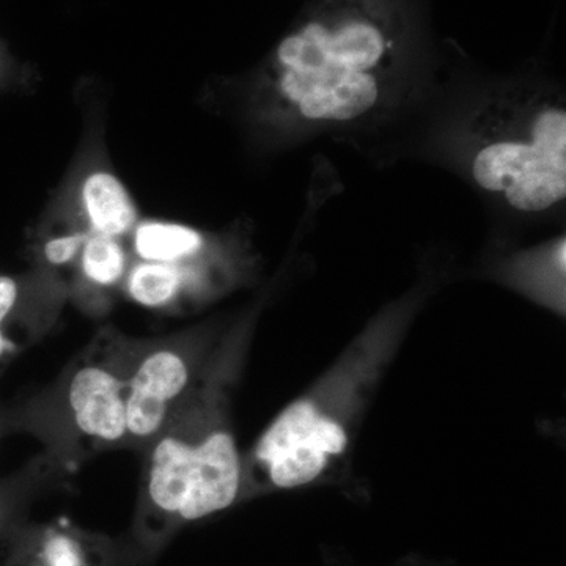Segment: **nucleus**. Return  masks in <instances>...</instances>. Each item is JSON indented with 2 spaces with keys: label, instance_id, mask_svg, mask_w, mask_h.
I'll return each mask as SVG.
<instances>
[{
  "label": "nucleus",
  "instance_id": "1",
  "mask_svg": "<svg viewBox=\"0 0 566 566\" xmlns=\"http://www.w3.org/2000/svg\"><path fill=\"white\" fill-rule=\"evenodd\" d=\"M441 82L408 0H312L249 84L248 112L279 147L331 139L382 164Z\"/></svg>",
  "mask_w": 566,
  "mask_h": 566
},
{
  "label": "nucleus",
  "instance_id": "2",
  "mask_svg": "<svg viewBox=\"0 0 566 566\" xmlns=\"http://www.w3.org/2000/svg\"><path fill=\"white\" fill-rule=\"evenodd\" d=\"M403 159L455 174L504 229L558 222L566 205L564 84L536 73L446 77L385 164Z\"/></svg>",
  "mask_w": 566,
  "mask_h": 566
},
{
  "label": "nucleus",
  "instance_id": "3",
  "mask_svg": "<svg viewBox=\"0 0 566 566\" xmlns=\"http://www.w3.org/2000/svg\"><path fill=\"white\" fill-rule=\"evenodd\" d=\"M145 453L133 526L136 554H155L182 527L240 499L244 460L218 367L208 368Z\"/></svg>",
  "mask_w": 566,
  "mask_h": 566
},
{
  "label": "nucleus",
  "instance_id": "4",
  "mask_svg": "<svg viewBox=\"0 0 566 566\" xmlns=\"http://www.w3.org/2000/svg\"><path fill=\"white\" fill-rule=\"evenodd\" d=\"M128 447L145 449L207 374L205 348L193 338L123 342Z\"/></svg>",
  "mask_w": 566,
  "mask_h": 566
},
{
  "label": "nucleus",
  "instance_id": "5",
  "mask_svg": "<svg viewBox=\"0 0 566 566\" xmlns=\"http://www.w3.org/2000/svg\"><path fill=\"white\" fill-rule=\"evenodd\" d=\"M62 422L82 452L128 447L123 340L98 342L59 390Z\"/></svg>",
  "mask_w": 566,
  "mask_h": 566
},
{
  "label": "nucleus",
  "instance_id": "6",
  "mask_svg": "<svg viewBox=\"0 0 566 566\" xmlns=\"http://www.w3.org/2000/svg\"><path fill=\"white\" fill-rule=\"evenodd\" d=\"M6 566H125L109 539L69 524L14 527Z\"/></svg>",
  "mask_w": 566,
  "mask_h": 566
},
{
  "label": "nucleus",
  "instance_id": "7",
  "mask_svg": "<svg viewBox=\"0 0 566 566\" xmlns=\"http://www.w3.org/2000/svg\"><path fill=\"white\" fill-rule=\"evenodd\" d=\"M222 253L186 264L140 262L137 260L126 273V294L129 300L147 308H167L177 304L186 294L216 290L212 281L229 279L222 270Z\"/></svg>",
  "mask_w": 566,
  "mask_h": 566
},
{
  "label": "nucleus",
  "instance_id": "8",
  "mask_svg": "<svg viewBox=\"0 0 566 566\" xmlns=\"http://www.w3.org/2000/svg\"><path fill=\"white\" fill-rule=\"evenodd\" d=\"M494 274L536 303L564 314L565 234L504 256Z\"/></svg>",
  "mask_w": 566,
  "mask_h": 566
},
{
  "label": "nucleus",
  "instance_id": "9",
  "mask_svg": "<svg viewBox=\"0 0 566 566\" xmlns=\"http://www.w3.org/2000/svg\"><path fill=\"white\" fill-rule=\"evenodd\" d=\"M77 200L84 229L91 234L123 240L139 222L132 193L109 170L96 169L85 175Z\"/></svg>",
  "mask_w": 566,
  "mask_h": 566
},
{
  "label": "nucleus",
  "instance_id": "10",
  "mask_svg": "<svg viewBox=\"0 0 566 566\" xmlns=\"http://www.w3.org/2000/svg\"><path fill=\"white\" fill-rule=\"evenodd\" d=\"M129 238L140 262L186 264L222 253L207 233L180 222L139 221Z\"/></svg>",
  "mask_w": 566,
  "mask_h": 566
},
{
  "label": "nucleus",
  "instance_id": "11",
  "mask_svg": "<svg viewBox=\"0 0 566 566\" xmlns=\"http://www.w3.org/2000/svg\"><path fill=\"white\" fill-rule=\"evenodd\" d=\"M77 268L84 281L93 289H114L125 281L129 252L117 238L91 234L82 248Z\"/></svg>",
  "mask_w": 566,
  "mask_h": 566
},
{
  "label": "nucleus",
  "instance_id": "12",
  "mask_svg": "<svg viewBox=\"0 0 566 566\" xmlns=\"http://www.w3.org/2000/svg\"><path fill=\"white\" fill-rule=\"evenodd\" d=\"M88 237H91V233L87 230L76 229L48 238L46 243L43 244L44 262L54 268L76 264Z\"/></svg>",
  "mask_w": 566,
  "mask_h": 566
},
{
  "label": "nucleus",
  "instance_id": "13",
  "mask_svg": "<svg viewBox=\"0 0 566 566\" xmlns=\"http://www.w3.org/2000/svg\"><path fill=\"white\" fill-rule=\"evenodd\" d=\"M20 283L9 275H0V367L17 353V344L7 334V324L20 304Z\"/></svg>",
  "mask_w": 566,
  "mask_h": 566
},
{
  "label": "nucleus",
  "instance_id": "14",
  "mask_svg": "<svg viewBox=\"0 0 566 566\" xmlns=\"http://www.w3.org/2000/svg\"><path fill=\"white\" fill-rule=\"evenodd\" d=\"M18 504V488L10 485H0V535L3 532L13 531V521L17 516Z\"/></svg>",
  "mask_w": 566,
  "mask_h": 566
},
{
  "label": "nucleus",
  "instance_id": "15",
  "mask_svg": "<svg viewBox=\"0 0 566 566\" xmlns=\"http://www.w3.org/2000/svg\"><path fill=\"white\" fill-rule=\"evenodd\" d=\"M3 424H6V417H3L2 415H0V430H2Z\"/></svg>",
  "mask_w": 566,
  "mask_h": 566
}]
</instances>
